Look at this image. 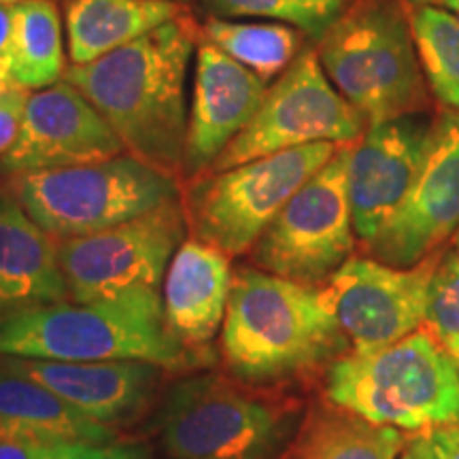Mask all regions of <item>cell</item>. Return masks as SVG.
I'll return each instance as SVG.
<instances>
[{
  "mask_svg": "<svg viewBox=\"0 0 459 459\" xmlns=\"http://www.w3.org/2000/svg\"><path fill=\"white\" fill-rule=\"evenodd\" d=\"M198 34L192 17L183 13L122 49L65 73L132 156L175 177L183 170L186 77Z\"/></svg>",
  "mask_w": 459,
  "mask_h": 459,
  "instance_id": "obj_1",
  "label": "cell"
},
{
  "mask_svg": "<svg viewBox=\"0 0 459 459\" xmlns=\"http://www.w3.org/2000/svg\"><path fill=\"white\" fill-rule=\"evenodd\" d=\"M344 347L347 338L321 287L249 266L234 271L221 355L237 381H285L336 358Z\"/></svg>",
  "mask_w": 459,
  "mask_h": 459,
  "instance_id": "obj_2",
  "label": "cell"
},
{
  "mask_svg": "<svg viewBox=\"0 0 459 459\" xmlns=\"http://www.w3.org/2000/svg\"><path fill=\"white\" fill-rule=\"evenodd\" d=\"M0 358L49 361H149L181 370L196 358L164 324L162 296L57 302L0 317Z\"/></svg>",
  "mask_w": 459,
  "mask_h": 459,
  "instance_id": "obj_3",
  "label": "cell"
},
{
  "mask_svg": "<svg viewBox=\"0 0 459 459\" xmlns=\"http://www.w3.org/2000/svg\"><path fill=\"white\" fill-rule=\"evenodd\" d=\"M325 398L377 426H451L459 423V368L426 330H415L375 353L336 359Z\"/></svg>",
  "mask_w": 459,
  "mask_h": 459,
  "instance_id": "obj_4",
  "label": "cell"
},
{
  "mask_svg": "<svg viewBox=\"0 0 459 459\" xmlns=\"http://www.w3.org/2000/svg\"><path fill=\"white\" fill-rule=\"evenodd\" d=\"M332 85L370 124L423 113L428 91L412 30L398 0H358L319 39Z\"/></svg>",
  "mask_w": 459,
  "mask_h": 459,
  "instance_id": "obj_5",
  "label": "cell"
},
{
  "mask_svg": "<svg viewBox=\"0 0 459 459\" xmlns=\"http://www.w3.org/2000/svg\"><path fill=\"white\" fill-rule=\"evenodd\" d=\"M156 428L166 459H283L296 411L228 377L200 375L170 387Z\"/></svg>",
  "mask_w": 459,
  "mask_h": 459,
  "instance_id": "obj_6",
  "label": "cell"
},
{
  "mask_svg": "<svg viewBox=\"0 0 459 459\" xmlns=\"http://www.w3.org/2000/svg\"><path fill=\"white\" fill-rule=\"evenodd\" d=\"M11 194L56 240L115 228L179 200V181L136 156L20 172Z\"/></svg>",
  "mask_w": 459,
  "mask_h": 459,
  "instance_id": "obj_7",
  "label": "cell"
},
{
  "mask_svg": "<svg viewBox=\"0 0 459 459\" xmlns=\"http://www.w3.org/2000/svg\"><path fill=\"white\" fill-rule=\"evenodd\" d=\"M336 143H313L271 153L189 183L183 209L196 240L234 257L254 249L294 194L338 152Z\"/></svg>",
  "mask_w": 459,
  "mask_h": 459,
  "instance_id": "obj_8",
  "label": "cell"
},
{
  "mask_svg": "<svg viewBox=\"0 0 459 459\" xmlns=\"http://www.w3.org/2000/svg\"><path fill=\"white\" fill-rule=\"evenodd\" d=\"M186 230L183 203L172 200L115 228L60 240L57 255L68 296L74 302H108L160 294Z\"/></svg>",
  "mask_w": 459,
  "mask_h": 459,
  "instance_id": "obj_9",
  "label": "cell"
},
{
  "mask_svg": "<svg viewBox=\"0 0 459 459\" xmlns=\"http://www.w3.org/2000/svg\"><path fill=\"white\" fill-rule=\"evenodd\" d=\"M366 117L338 91L315 51H302L266 90L249 124L230 141L209 172L313 143H355Z\"/></svg>",
  "mask_w": 459,
  "mask_h": 459,
  "instance_id": "obj_10",
  "label": "cell"
},
{
  "mask_svg": "<svg viewBox=\"0 0 459 459\" xmlns=\"http://www.w3.org/2000/svg\"><path fill=\"white\" fill-rule=\"evenodd\" d=\"M349 145L287 200L251 249L262 271L304 285L325 283L353 254L347 192Z\"/></svg>",
  "mask_w": 459,
  "mask_h": 459,
  "instance_id": "obj_11",
  "label": "cell"
},
{
  "mask_svg": "<svg viewBox=\"0 0 459 459\" xmlns=\"http://www.w3.org/2000/svg\"><path fill=\"white\" fill-rule=\"evenodd\" d=\"M440 257L436 251L411 268L349 257L325 281L321 291L355 355L385 349L423 324L429 281Z\"/></svg>",
  "mask_w": 459,
  "mask_h": 459,
  "instance_id": "obj_12",
  "label": "cell"
},
{
  "mask_svg": "<svg viewBox=\"0 0 459 459\" xmlns=\"http://www.w3.org/2000/svg\"><path fill=\"white\" fill-rule=\"evenodd\" d=\"M459 226V115L434 122L415 181L377 238L364 247L387 266L411 268L436 254Z\"/></svg>",
  "mask_w": 459,
  "mask_h": 459,
  "instance_id": "obj_13",
  "label": "cell"
},
{
  "mask_svg": "<svg viewBox=\"0 0 459 459\" xmlns=\"http://www.w3.org/2000/svg\"><path fill=\"white\" fill-rule=\"evenodd\" d=\"M124 141L74 85L57 82L28 96L15 143L0 158L7 175L102 162L122 156Z\"/></svg>",
  "mask_w": 459,
  "mask_h": 459,
  "instance_id": "obj_14",
  "label": "cell"
},
{
  "mask_svg": "<svg viewBox=\"0 0 459 459\" xmlns=\"http://www.w3.org/2000/svg\"><path fill=\"white\" fill-rule=\"evenodd\" d=\"M434 122L426 113L383 119L349 145V204L355 237L364 247L377 238L409 194L428 153Z\"/></svg>",
  "mask_w": 459,
  "mask_h": 459,
  "instance_id": "obj_15",
  "label": "cell"
},
{
  "mask_svg": "<svg viewBox=\"0 0 459 459\" xmlns=\"http://www.w3.org/2000/svg\"><path fill=\"white\" fill-rule=\"evenodd\" d=\"M266 90V82L254 71L215 45H200L183 149V170L187 175L198 177L213 166L230 141L254 117Z\"/></svg>",
  "mask_w": 459,
  "mask_h": 459,
  "instance_id": "obj_16",
  "label": "cell"
},
{
  "mask_svg": "<svg viewBox=\"0 0 459 459\" xmlns=\"http://www.w3.org/2000/svg\"><path fill=\"white\" fill-rule=\"evenodd\" d=\"M0 359L51 389L91 421L108 428L130 423L152 404L164 370L149 361Z\"/></svg>",
  "mask_w": 459,
  "mask_h": 459,
  "instance_id": "obj_17",
  "label": "cell"
},
{
  "mask_svg": "<svg viewBox=\"0 0 459 459\" xmlns=\"http://www.w3.org/2000/svg\"><path fill=\"white\" fill-rule=\"evenodd\" d=\"M230 255L203 240H186L164 277V324L198 358L223 325L232 290Z\"/></svg>",
  "mask_w": 459,
  "mask_h": 459,
  "instance_id": "obj_18",
  "label": "cell"
},
{
  "mask_svg": "<svg viewBox=\"0 0 459 459\" xmlns=\"http://www.w3.org/2000/svg\"><path fill=\"white\" fill-rule=\"evenodd\" d=\"M57 243L11 192H0V317L65 302Z\"/></svg>",
  "mask_w": 459,
  "mask_h": 459,
  "instance_id": "obj_19",
  "label": "cell"
},
{
  "mask_svg": "<svg viewBox=\"0 0 459 459\" xmlns=\"http://www.w3.org/2000/svg\"><path fill=\"white\" fill-rule=\"evenodd\" d=\"M0 436L43 445H113L115 429L91 421L24 372L0 359Z\"/></svg>",
  "mask_w": 459,
  "mask_h": 459,
  "instance_id": "obj_20",
  "label": "cell"
},
{
  "mask_svg": "<svg viewBox=\"0 0 459 459\" xmlns=\"http://www.w3.org/2000/svg\"><path fill=\"white\" fill-rule=\"evenodd\" d=\"M183 13L181 4L172 0H71L68 54L74 66L90 65Z\"/></svg>",
  "mask_w": 459,
  "mask_h": 459,
  "instance_id": "obj_21",
  "label": "cell"
},
{
  "mask_svg": "<svg viewBox=\"0 0 459 459\" xmlns=\"http://www.w3.org/2000/svg\"><path fill=\"white\" fill-rule=\"evenodd\" d=\"M406 438L398 428L377 426L341 406H315L283 459H395Z\"/></svg>",
  "mask_w": 459,
  "mask_h": 459,
  "instance_id": "obj_22",
  "label": "cell"
},
{
  "mask_svg": "<svg viewBox=\"0 0 459 459\" xmlns=\"http://www.w3.org/2000/svg\"><path fill=\"white\" fill-rule=\"evenodd\" d=\"M13 65L11 82L28 91L45 90L65 74L60 11L54 0H20L13 4Z\"/></svg>",
  "mask_w": 459,
  "mask_h": 459,
  "instance_id": "obj_23",
  "label": "cell"
},
{
  "mask_svg": "<svg viewBox=\"0 0 459 459\" xmlns=\"http://www.w3.org/2000/svg\"><path fill=\"white\" fill-rule=\"evenodd\" d=\"M200 37L254 71L264 82L285 73L298 54V32L287 24H243L211 17Z\"/></svg>",
  "mask_w": 459,
  "mask_h": 459,
  "instance_id": "obj_24",
  "label": "cell"
},
{
  "mask_svg": "<svg viewBox=\"0 0 459 459\" xmlns=\"http://www.w3.org/2000/svg\"><path fill=\"white\" fill-rule=\"evenodd\" d=\"M411 30L436 100L459 111V17L443 7L417 4L411 13Z\"/></svg>",
  "mask_w": 459,
  "mask_h": 459,
  "instance_id": "obj_25",
  "label": "cell"
},
{
  "mask_svg": "<svg viewBox=\"0 0 459 459\" xmlns=\"http://www.w3.org/2000/svg\"><path fill=\"white\" fill-rule=\"evenodd\" d=\"M215 17H264L321 39L341 17L344 0H200Z\"/></svg>",
  "mask_w": 459,
  "mask_h": 459,
  "instance_id": "obj_26",
  "label": "cell"
},
{
  "mask_svg": "<svg viewBox=\"0 0 459 459\" xmlns=\"http://www.w3.org/2000/svg\"><path fill=\"white\" fill-rule=\"evenodd\" d=\"M423 330L459 359V254L440 257L428 290Z\"/></svg>",
  "mask_w": 459,
  "mask_h": 459,
  "instance_id": "obj_27",
  "label": "cell"
},
{
  "mask_svg": "<svg viewBox=\"0 0 459 459\" xmlns=\"http://www.w3.org/2000/svg\"><path fill=\"white\" fill-rule=\"evenodd\" d=\"M28 96H30L28 90L20 88V85L15 83L0 96V158H3L15 143Z\"/></svg>",
  "mask_w": 459,
  "mask_h": 459,
  "instance_id": "obj_28",
  "label": "cell"
},
{
  "mask_svg": "<svg viewBox=\"0 0 459 459\" xmlns=\"http://www.w3.org/2000/svg\"><path fill=\"white\" fill-rule=\"evenodd\" d=\"M66 445H43L34 440L0 436V459H56Z\"/></svg>",
  "mask_w": 459,
  "mask_h": 459,
  "instance_id": "obj_29",
  "label": "cell"
},
{
  "mask_svg": "<svg viewBox=\"0 0 459 459\" xmlns=\"http://www.w3.org/2000/svg\"><path fill=\"white\" fill-rule=\"evenodd\" d=\"M56 459H145L134 446L126 445H66Z\"/></svg>",
  "mask_w": 459,
  "mask_h": 459,
  "instance_id": "obj_30",
  "label": "cell"
},
{
  "mask_svg": "<svg viewBox=\"0 0 459 459\" xmlns=\"http://www.w3.org/2000/svg\"><path fill=\"white\" fill-rule=\"evenodd\" d=\"M13 43V4H0V85H11V54Z\"/></svg>",
  "mask_w": 459,
  "mask_h": 459,
  "instance_id": "obj_31",
  "label": "cell"
},
{
  "mask_svg": "<svg viewBox=\"0 0 459 459\" xmlns=\"http://www.w3.org/2000/svg\"><path fill=\"white\" fill-rule=\"evenodd\" d=\"M429 434L436 459H459V423L434 428Z\"/></svg>",
  "mask_w": 459,
  "mask_h": 459,
  "instance_id": "obj_32",
  "label": "cell"
},
{
  "mask_svg": "<svg viewBox=\"0 0 459 459\" xmlns=\"http://www.w3.org/2000/svg\"><path fill=\"white\" fill-rule=\"evenodd\" d=\"M400 459H436L432 434L423 429V434L412 436L409 443L404 445V449H402Z\"/></svg>",
  "mask_w": 459,
  "mask_h": 459,
  "instance_id": "obj_33",
  "label": "cell"
},
{
  "mask_svg": "<svg viewBox=\"0 0 459 459\" xmlns=\"http://www.w3.org/2000/svg\"><path fill=\"white\" fill-rule=\"evenodd\" d=\"M415 4H432V7H445V9H453L459 11V0H411Z\"/></svg>",
  "mask_w": 459,
  "mask_h": 459,
  "instance_id": "obj_34",
  "label": "cell"
},
{
  "mask_svg": "<svg viewBox=\"0 0 459 459\" xmlns=\"http://www.w3.org/2000/svg\"><path fill=\"white\" fill-rule=\"evenodd\" d=\"M20 0H0V4H17Z\"/></svg>",
  "mask_w": 459,
  "mask_h": 459,
  "instance_id": "obj_35",
  "label": "cell"
},
{
  "mask_svg": "<svg viewBox=\"0 0 459 459\" xmlns=\"http://www.w3.org/2000/svg\"><path fill=\"white\" fill-rule=\"evenodd\" d=\"M11 85H13V83H11ZM11 85H0V96H3L4 91H7V90L11 88Z\"/></svg>",
  "mask_w": 459,
  "mask_h": 459,
  "instance_id": "obj_36",
  "label": "cell"
},
{
  "mask_svg": "<svg viewBox=\"0 0 459 459\" xmlns=\"http://www.w3.org/2000/svg\"><path fill=\"white\" fill-rule=\"evenodd\" d=\"M457 254H459V240H457Z\"/></svg>",
  "mask_w": 459,
  "mask_h": 459,
  "instance_id": "obj_37",
  "label": "cell"
},
{
  "mask_svg": "<svg viewBox=\"0 0 459 459\" xmlns=\"http://www.w3.org/2000/svg\"><path fill=\"white\" fill-rule=\"evenodd\" d=\"M457 361V368H459V359H455Z\"/></svg>",
  "mask_w": 459,
  "mask_h": 459,
  "instance_id": "obj_38",
  "label": "cell"
},
{
  "mask_svg": "<svg viewBox=\"0 0 459 459\" xmlns=\"http://www.w3.org/2000/svg\"><path fill=\"white\" fill-rule=\"evenodd\" d=\"M172 3H179V0H172Z\"/></svg>",
  "mask_w": 459,
  "mask_h": 459,
  "instance_id": "obj_39",
  "label": "cell"
}]
</instances>
